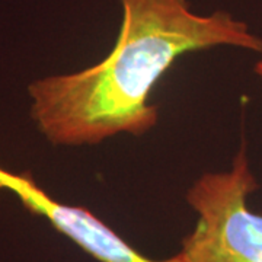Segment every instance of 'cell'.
<instances>
[{
	"label": "cell",
	"mask_w": 262,
	"mask_h": 262,
	"mask_svg": "<svg viewBox=\"0 0 262 262\" xmlns=\"http://www.w3.org/2000/svg\"><path fill=\"white\" fill-rule=\"evenodd\" d=\"M118 39L101 63L29 84L31 117L56 146L141 136L158 122L150 94L178 57L229 46L262 51V38L227 13L192 12L188 0H121Z\"/></svg>",
	"instance_id": "1"
},
{
	"label": "cell",
	"mask_w": 262,
	"mask_h": 262,
	"mask_svg": "<svg viewBox=\"0 0 262 262\" xmlns=\"http://www.w3.org/2000/svg\"><path fill=\"white\" fill-rule=\"evenodd\" d=\"M256 189L245 146L229 170L195 181L187 201L198 219L182 241V262H262V214L248 207V196Z\"/></svg>",
	"instance_id": "2"
},
{
	"label": "cell",
	"mask_w": 262,
	"mask_h": 262,
	"mask_svg": "<svg viewBox=\"0 0 262 262\" xmlns=\"http://www.w3.org/2000/svg\"><path fill=\"white\" fill-rule=\"evenodd\" d=\"M10 191L32 214L47 219L57 232L73 241L99 262H150L120 234L83 207L63 204L50 196L29 172L13 173L0 168V191Z\"/></svg>",
	"instance_id": "3"
},
{
	"label": "cell",
	"mask_w": 262,
	"mask_h": 262,
	"mask_svg": "<svg viewBox=\"0 0 262 262\" xmlns=\"http://www.w3.org/2000/svg\"><path fill=\"white\" fill-rule=\"evenodd\" d=\"M255 73L262 79V60H259V61L255 64Z\"/></svg>",
	"instance_id": "4"
}]
</instances>
